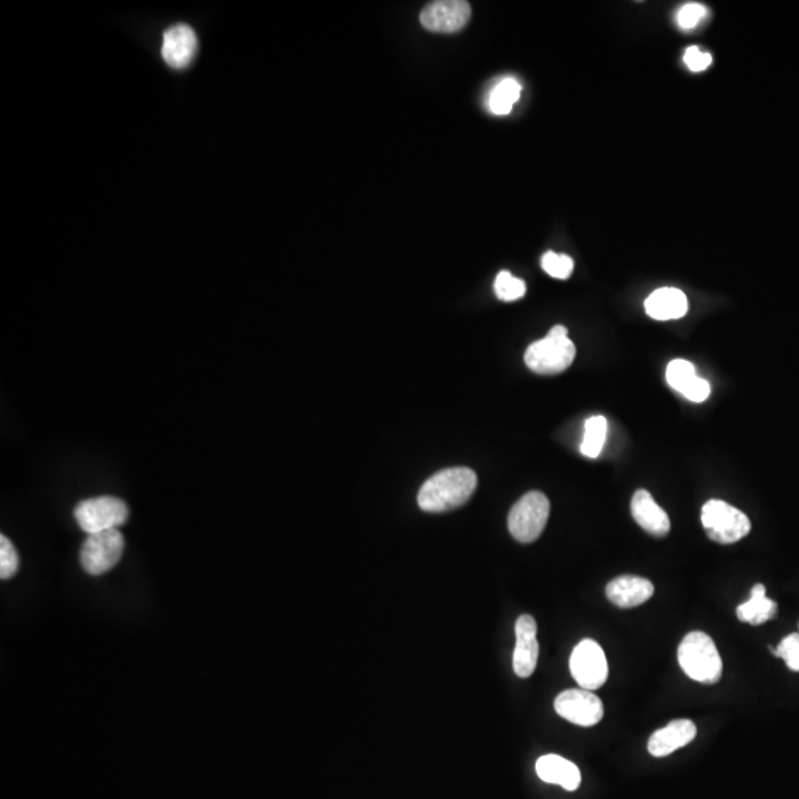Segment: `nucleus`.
<instances>
[{
  "instance_id": "nucleus-7",
  "label": "nucleus",
  "mask_w": 799,
  "mask_h": 799,
  "mask_svg": "<svg viewBox=\"0 0 799 799\" xmlns=\"http://www.w3.org/2000/svg\"><path fill=\"white\" fill-rule=\"evenodd\" d=\"M125 551V538L119 529L88 535L80 549V564L88 575L100 576L117 566Z\"/></svg>"
},
{
  "instance_id": "nucleus-16",
  "label": "nucleus",
  "mask_w": 799,
  "mask_h": 799,
  "mask_svg": "<svg viewBox=\"0 0 799 799\" xmlns=\"http://www.w3.org/2000/svg\"><path fill=\"white\" fill-rule=\"evenodd\" d=\"M631 512L641 529L656 538H663L671 530V521L665 509L660 508L647 490H637L631 501Z\"/></svg>"
},
{
  "instance_id": "nucleus-25",
  "label": "nucleus",
  "mask_w": 799,
  "mask_h": 799,
  "mask_svg": "<svg viewBox=\"0 0 799 799\" xmlns=\"http://www.w3.org/2000/svg\"><path fill=\"white\" fill-rule=\"evenodd\" d=\"M771 653L780 659L785 660L786 665L791 671L799 672V634L788 635L783 638L782 643L777 647H770Z\"/></svg>"
},
{
  "instance_id": "nucleus-6",
  "label": "nucleus",
  "mask_w": 799,
  "mask_h": 799,
  "mask_svg": "<svg viewBox=\"0 0 799 799\" xmlns=\"http://www.w3.org/2000/svg\"><path fill=\"white\" fill-rule=\"evenodd\" d=\"M74 518L83 532L94 535L123 526L128 521L129 508L122 499L100 496L80 502L74 508Z\"/></svg>"
},
{
  "instance_id": "nucleus-12",
  "label": "nucleus",
  "mask_w": 799,
  "mask_h": 799,
  "mask_svg": "<svg viewBox=\"0 0 799 799\" xmlns=\"http://www.w3.org/2000/svg\"><path fill=\"white\" fill-rule=\"evenodd\" d=\"M197 42L196 33L187 24H177L166 30L163 35L162 57L172 69H185L196 58Z\"/></svg>"
},
{
  "instance_id": "nucleus-22",
  "label": "nucleus",
  "mask_w": 799,
  "mask_h": 799,
  "mask_svg": "<svg viewBox=\"0 0 799 799\" xmlns=\"http://www.w3.org/2000/svg\"><path fill=\"white\" fill-rule=\"evenodd\" d=\"M495 292L501 301H517L526 293V283L512 276L509 271H501L495 280Z\"/></svg>"
},
{
  "instance_id": "nucleus-21",
  "label": "nucleus",
  "mask_w": 799,
  "mask_h": 799,
  "mask_svg": "<svg viewBox=\"0 0 799 799\" xmlns=\"http://www.w3.org/2000/svg\"><path fill=\"white\" fill-rule=\"evenodd\" d=\"M521 86L515 79H504L493 89L489 98V107L492 113L508 114L514 104L520 100Z\"/></svg>"
},
{
  "instance_id": "nucleus-19",
  "label": "nucleus",
  "mask_w": 799,
  "mask_h": 799,
  "mask_svg": "<svg viewBox=\"0 0 799 799\" xmlns=\"http://www.w3.org/2000/svg\"><path fill=\"white\" fill-rule=\"evenodd\" d=\"M737 619L758 626L777 615V604L765 597V586L758 583L752 588L751 598L736 609Z\"/></svg>"
},
{
  "instance_id": "nucleus-26",
  "label": "nucleus",
  "mask_w": 799,
  "mask_h": 799,
  "mask_svg": "<svg viewBox=\"0 0 799 799\" xmlns=\"http://www.w3.org/2000/svg\"><path fill=\"white\" fill-rule=\"evenodd\" d=\"M705 15V6L700 5V3H687V5L681 6L680 11H678V26L684 30L694 29L705 18Z\"/></svg>"
},
{
  "instance_id": "nucleus-24",
  "label": "nucleus",
  "mask_w": 799,
  "mask_h": 799,
  "mask_svg": "<svg viewBox=\"0 0 799 799\" xmlns=\"http://www.w3.org/2000/svg\"><path fill=\"white\" fill-rule=\"evenodd\" d=\"M20 567L17 549L5 535L0 536V578L11 579Z\"/></svg>"
},
{
  "instance_id": "nucleus-18",
  "label": "nucleus",
  "mask_w": 799,
  "mask_h": 799,
  "mask_svg": "<svg viewBox=\"0 0 799 799\" xmlns=\"http://www.w3.org/2000/svg\"><path fill=\"white\" fill-rule=\"evenodd\" d=\"M646 311L652 319L662 322L681 319L689 311V301L680 289H657L646 299Z\"/></svg>"
},
{
  "instance_id": "nucleus-23",
  "label": "nucleus",
  "mask_w": 799,
  "mask_h": 799,
  "mask_svg": "<svg viewBox=\"0 0 799 799\" xmlns=\"http://www.w3.org/2000/svg\"><path fill=\"white\" fill-rule=\"evenodd\" d=\"M573 259L567 255H558L555 252H546L542 256V268L545 273L554 279L566 280L569 279L570 274L573 273Z\"/></svg>"
},
{
  "instance_id": "nucleus-27",
  "label": "nucleus",
  "mask_w": 799,
  "mask_h": 799,
  "mask_svg": "<svg viewBox=\"0 0 799 799\" xmlns=\"http://www.w3.org/2000/svg\"><path fill=\"white\" fill-rule=\"evenodd\" d=\"M684 63L687 64L691 72H703V70L711 66L712 57L709 52L700 51L697 46H690L686 54H684Z\"/></svg>"
},
{
  "instance_id": "nucleus-20",
  "label": "nucleus",
  "mask_w": 799,
  "mask_h": 799,
  "mask_svg": "<svg viewBox=\"0 0 799 799\" xmlns=\"http://www.w3.org/2000/svg\"><path fill=\"white\" fill-rule=\"evenodd\" d=\"M607 436V421L604 416H592L585 422V434L581 452L586 458L595 459L603 450Z\"/></svg>"
},
{
  "instance_id": "nucleus-2",
  "label": "nucleus",
  "mask_w": 799,
  "mask_h": 799,
  "mask_svg": "<svg viewBox=\"0 0 799 799\" xmlns=\"http://www.w3.org/2000/svg\"><path fill=\"white\" fill-rule=\"evenodd\" d=\"M678 662L687 677L712 686L723 677V660L714 640L705 632L694 631L678 647Z\"/></svg>"
},
{
  "instance_id": "nucleus-15",
  "label": "nucleus",
  "mask_w": 799,
  "mask_h": 799,
  "mask_svg": "<svg viewBox=\"0 0 799 799\" xmlns=\"http://www.w3.org/2000/svg\"><path fill=\"white\" fill-rule=\"evenodd\" d=\"M696 734L697 728L694 726L693 721H671L668 726L654 731L653 736L650 737L647 749H649L653 757H668V755L674 754L678 749L689 745L691 740H694V737H696Z\"/></svg>"
},
{
  "instance_id": "nucleus-13",
  "label": "nucleus",
  "mask_w": 799,
  "mask_h": 799,
  "mask_svg": "<svg viewBox=\"0 0 799 799\" xmlns=\"http://www.w3.org/2000/svg\"><path fill=\"white\" fill-rule=\"evenodd\" d=\"M654 586L649 579L640 576H619L607 585L606 595L610 603L620 609L641 606L653 597Z\"/></svg>"
},
{
  "instance_id": "nucleus-28",
  "label": "nucleus",
  "mask_w": 799,
  "mask_h": 799,
  "mask_svg": "<svg viewBox=\"0 0 799 799\" xmlns=\"http://www.w3.org/2000/svg\"><path fill=\"white\" fill-rule=\"evenodd\" d=\"M798 629H799V625H798ZM798 634H799V632H798Z\"/></svg>"
},
{
  "instance_id": "nucleus-1",
  "label": "nucleus",
  "mask_w": 799,
  "mask_h": 799,
  "mask_svg": "<svg viewBox=\"0 0 799 799\" xmlns=\"http://www.w3.org/2000/svg\"><path fill=\"white\" fill-rule=\"evenodd\" d=\"M477 489V475L470 468H449L425 481L418 504L427 512H444L462 507Z\"/></svg>"
},
{
  "instance_id": "nucleus-4",
  "label": "nucleus",
  "mask_w": 799,
  "mask_h": 799,
  "mask_svg": "<svg viewBox=\"0 0 799 799\" xmlns=\"http://www.w3.org/2000/svg\"><path fill=\"white\" fill-rule=\"evenodd\" d=\"M702 524L706 535L721 545L736 544L751 532L748 515L718 499L703 505Z\"/></svg>"
},
{
  "instance_id": "nucleus-14",
  "label": "nucleus",
  "mask_w": 799,
  "mask_h": 799,
  "mask_svg": "<svg viewBox=\"0 0 799 799\" xmlns=\"http://www.w3.org/2000/svg\"><path fill=\"white\" fill-rule=\"evenodd\" d=\"M666 381L678 393L694 403H702L711 394V385L696 375L693 364L687 360H674L666 369Z\"/></svg>"
},
{
  "instance_id": "nucleus-9",
  "label": "nucleus",
  "mask_w": 799,
  "mask_h": 799,
  "mask_svg": "<svg viewBox=\"0 0 799 799\" xmlns=\"http://www.w3.org/2000/svg\"><path fill=\"white\" fill-rule=\"evenodd\" d=\"M554 708L561 718L581 727L597 726L604 717L603 702L589 690L563 691L555 699Z\"/></svg>"
},
{
  "instance_id": "nucleus-17",
  "label": "nucleus",
  "mask_w": 799,
  "mask_h": 799,
  "mask_svg": "<svg viewBox=\"0 0 799 799\" xmlns=\"http://www.w3.org/2000/svg\"><path fill=\"white\" fill-rule=\"evenodd\" d=\"M536 773L546 783L560 785L566 791H576L581 786V771L572 761L560 755H544L536 763Z\"/></svg>"
},
{
  "instance_id": "nucleus-11",
  "label": "nucleus",
  "mask_w": 799,
  "mask_h": 799,
  "mask_svg": "<svg viewBox=\"0 0 799 799\" xmlns=\"http://www.w3.org/2000/svg\"><path fill=\"white\" fill-rule=\"evenodd\" d=\"M536 635H538L536 620L530 615H521L515 623L517 643H515L514 657H512V666H514L517 677L529 678L535 672L539 657V644Z\"/></svg>"
},
{
  "instance_id": "nucleus-5",
  "label": "nucleus",
  "mask_w": 799,
  "mask_h": 799,
  "mask_svg": "<svg viewBox=\"0 0 799 799\" xmlns=\"http://www.w3.org/2000/svg\"><path fill=\"white\" fill-rule=\"evenodd\" d=\"M549 511L551 505L544 493H526L509 512V532L521 544H532L544 532Z\"/></svg>"
},
{
  "instance_id": "nucleus-3",
  "label": "nucleus",
  "mask_w": 799,
  "mask_h": 799,
  "mask_svg": "<svg viewBox=\"0 0 799 799\" xmlns=\"http://www.w3.org/2000/svg\"><path fill=\"white\" fill-rule=\"evenodd\" d=\"M576 347L564 326H554L541 341L533 342L524 354L527 367L539 375H557L572 366Z\"/></svg>"
},
{
  "instance_id": "nucleus-8",
  "label": "nucleus",
  "mask_w": 799,
  "mask_h": 799,
  "mask_svg": "<svg viewBox=\"0 0 799 799\" xmlns=\"http://www.w3.org/2000/svg\"><path fill=\"white\" fill-rule=\"evenodd\" d=\"M570 672L583 690H598L606 684L609 663L597 641L586 638L575 647L570 656Z\"/></svg>"
},
{
  "instance_id": "nucleus-10",
  "label": "nucleus",
  "mask_w": 799,
  "mask_h": 799,
  "mask_svg": "<svg viewBox=\"0 0 799 799\" xmlns=\"http://www.w3.org/2000/svg\"><path fill=\"white\" fill-rule=\"evenodd\" d=\"M471 5L465 0H438L421 12V24L433 33L461 32L471 20Z\"/></svg>"
}]
</instances>
